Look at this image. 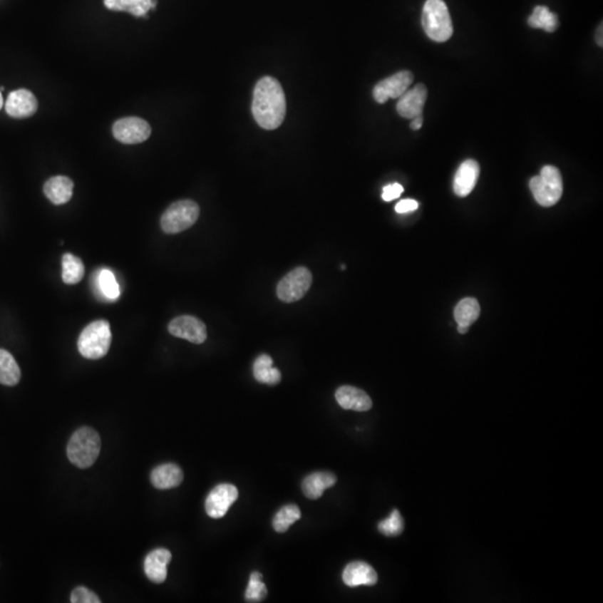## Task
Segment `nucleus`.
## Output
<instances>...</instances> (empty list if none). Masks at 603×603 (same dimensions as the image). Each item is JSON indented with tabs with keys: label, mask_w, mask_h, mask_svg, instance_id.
Listing matches in <instances>:
<instances>
[{
	"label": "nucleus",
	"mask_w": 603,
	"mask_h": 603,
	"mask_svg": "<svg viewBox=\"0 0 603 603\" xmlns=\"http://www.w3.org/2000/svg\"><path fill=\"white\" fill-rule=\"evenodd\" d=\"M428 96V91L423 84H418L411 90L400 96L397 104L399 115L406 119H411L418 115H423V106Z\"/></svg>",
	"instance_id": "ddd939ff"
},
{
	"label": "nucleus",
	"mask_w": 603,
	"mask_h": 603,
	"mask_svg": "<svg viewBox=\"0 0 603 603\" xmlns=\"http://www.w3.org/2000/svg\"><path fill=\"white\" fill-rule=\"evenodd\" d=\"M150 480L158 490H170L182 483L183 473L178 465L163 464L153 469Z\"/></svg>",
	"instance_id": "6ab92c4d"
},
{
	"label": "nucleus",
	"mask_w": 603,
	"mask_h": 603,
	"mask_svg": "<svg viewBox=\"0 0 603 603\" xmlns=\"http://www.w3.org/2000/svg\"><path fill=\"white\" fill-rule=\"evenodd\" d=\"M342 577L344 583L351 588L359 585H374L378 581L373 567L364 562H352L346 565Z\"/></svg>",
	"instance_id": "f3484780"
},
{
	"label": "nucleus",
	"mask_w": 603,
	"mask_h": 603,
	"mask_svg": "<svg viewBox=\"0 0 603 603\" xmlns=\"http://www.w3.org/2000/svg\"><path fill=\"white\" fill-rule=\"evenodd\" d=\"M423 115H418V116H416V118H413V122H411V123H410V128H411V129H413V130H415V131H417V130L421 129V127H423Z\"/></svg>",
	"instance_id": "72a5a7b5"
},
{
	"label": "nucleus",
	"mask_w": 603,
	"mask_h": 603,
	"mask_svg": "<svg viewBox=\"0 0 603 603\" xmlns=\"http://www.w3.org/2000/svg\"><path fill=\"white\" fill-rule=\"evenodd\" d=\"M301 518V510L297 505H287L279 510V513L274 517V530L279 533H284L289 529V526Z\"/></svg>",
	"instance_id": "cd10ccee"
},
{
	"label": "nucleus",
	"mask_w": 603,
	"mask_h": 603,
	"mask_svg": "<svg viewBox=\"0 0 603 603\" xmlns=\"http://www.w3.org/2000/svg\"><path fill=\"white\" fill-rule=\"evenodd\" d=\"M200 214L198 204L192 200L173 202L161 217V228L165 234H179L196 224Z\"/></svg>",
	"instance_id": "423d86ee"
},
{
	"label": "nucleus",
	"mask_w": 603,
	"mask_h": 603,
	"mask_svg": "<svg viewBox=\"0 0 603 603\" xmlns=\"http://www.w3.org/2000/svg\"><path fill=\"white\" fill-rule=\"evenodd\" d=\"M168 330L175 338L185 339L195 344H201L207 339V328L205 323L190 315L175 317L169 323Z\"/></svg>",
	"instance_id": "9d476101"
},
{
	"label": "nucleus",
	"mask_w": 603,
	"mask_h": 603,
	"mask_svg": "<svg viewBox=\"0 0 603 603\" xmlns=\"http://www.w3.org/2000/svg\"><path fill=\"white\" fill-rule=\"evenodd\" d=\"M378 529L384 535H400L402 531H403V520H402L401 515H400L399 510H393L389 517L380 522Z\"/></svg>",
	"instance_id": "c756f323"
},
{
	"label": "nucleus",
	"mask_w": 603,
	"mask_h": 603,
	"mask_svg": "<svg viewBox=\"0 0 603 603\" xmlns=\"http://www.w3.org/2000/svg\"><path fill=\"white\" fill-rule=\"evenodd\" d=\"M4 106V98L3 96H1V91H0V110L3 108Z\"/></svg>",
	"instance_id": "e433bc0d"
},
{
	"label": "nucleus",
	"mask_w": 603,
	"mask_h": 603,
	"mask_svg": "<svg viewBox=\"0 0 603 603\" xmlns=\"http://www.w3.org/2000/svg\"><path fill=\"white\" fill-rule=\"evenodd\" d=\"M480 177V165L472 159L465 161L458 168L454 178V191L458 197H467L476 186Z\"/></svg>",
	"instance_id": "4468645a"
},
{
	"label": "nucleus",
	"mask_w": 603,
	"mask_h": 603,
	"mask_svg": "<svg viewBox=\"0 0 603 603\" xmlns=\"http://www.w3.org/2000/svg\"><path fill=\"white\" fill-rule=\"evenodd\" d=\"M402 192H403V187L400 183H391V185L384 187L383 191H382V199L389 202V201L399 198Z\"/></svg>",
	"instance_id": "2f4dec72"
},
{
	"label": "nucleus",
	"mask_w": 603,
	"mask_h": 603,
	"mask_svg": "<svg viewBox=\"0 0 603 603\" xmlns=\"http://www.w3.org/2000/svg\"><path fill=\"white\" fill-rule=\"evenodd\" d=\"M413 82V74L401 71L378 83L373 88V98L378 103L383 104L389 98H398L409 90Z\"/></svg>",
	"instance_id": "1a4fd4ad"
},
{
	"label": "nucleus",
	"mask_w": 603,
	"mask_h": 603,
	"mask_svg": "<svg viewBox=\"0 0 603 603\" xmlns=\"http://www.w3.org/2000/svg\"><path fill=\"white\" fill-rule=\"evenodd\" d=\"M468 329L469 326H467V325H458V332L462 333V334L468 332Z\"/></svg>",
	"instance_id": "c9c22d12"
},
{
	"label": "nucleus",
	"mask_w": 603,
	"mask_h": 603,
	"mask_svg": "<svg viewBox=\"0 0 603 603\" xmlns=\"http://www.w3.org/2000/svg\"><path fill=\"white\" fill-rule=\"evenodd\" d=\"M104 5L111 11H128L137 17H145L150 9L157 5V0H104Z\"/></svg>",
	"instance_id": "412c9836"
},
{
	"label": "nucleus",
	"mask_w": 603,
	"mask_h": 603,
	"mask_svg": "<svg viewBox=\"0 0 603 603\" xmlns=\"http://www.w3.org/2000/svg\"><path fill=\"white\" fill-rule=\"evenodd\" d=\"M421 21L427 36L433 41L443 43L453 36V23L448 7L443 0H427L423 6Z\"/></svg>",
	"instance_id": "7ed1b4c3"
},
{
	"label": "nucleus",
	"mask_w": 603,
	"mask_h": 603,
	"mask_svg": "<svg viewBox=\"0 0 603 603\" xmlns=\"http://www.w3.org/2000/svg\"><path fill=\"white\" fill-rule=\"evenodd\" d=\"M238 498V490L232 484H220L206 500V512L212 518H222Z\"/></svg>",
	"instance_id": "9b49d317"
},
{
	"label": "nucleus",
	"mask_w": 603,
	"mask_h": 603,
	"mask_svg": "<svg viewBox=\"0 0 603 603\" xmlns=\"http://www.w3.org/2000/svg\"><path fill=\"white\" fill-rule=\"evenodd\" d=\"M529 25L533 29H541L553 33L559 26V19L555 13L545 6H536L529 19Z\"/></svg>",
	"instance_id": "bb28decb"
},
{
	"label": "nucleus",
	"mask_w": 603,
	"mask_h": 603,
	"mask_svg": "<svg viewBox=\"0 0 603 603\" xmlns=\"http://www.w3.org/2000/svg\"><path fill=\"white\" fill-rule=\"evenodd\" d=\"M253 371L255 379L261 383L275 386L282 379L281 372L279 368H274L273 359L267 354H262L256 359Z\"/></svg>",
	"instance_id": "4be33fe9"
},
{
	"label": "nucleus",
	"mask_w": 603,
	"mask_h": 603,
	"mask_svg": "<svg viewBox=\"0 0 603 603\" xmlns=\"http://www.w3.org/2000/svg\"><path fill=\"white\" fill-rule=\"evenodd\" d=\"M171 561V553L167 549L150 552L145 560V572L150 581L163 583L167 579V567Z\"/></svg>",
	"instance_id": "dca6fc26"
},
{
	"label": "nucleus",
	"mask_w": 603,
	"mask_h": 603,
	"mask_svg": "<svg viewBox=\"0 0 603 603\" xmlns=\"http://www.w3.org/2000/svg\"><path fill=\"white\" fill-rule=\"evenodd\" d=\"M67 457L80 468H88L96 462L100 451V438L94 429L82 427L73 433L67 445Z\"/></svg>",
	"instance_id": "f03ea898"
},
{
	"label": "nucleus",
	"mask_w": 603,
	"mask_h": 603,
	"mask_svg": "<svg viewBox=\"0 0 603 603\" xmlns=\"http://www.w3.org/2000/svg\"><path fill=\"white\" fill-rule=\"evenodd\" d=\"M313 276L309 268L304 266L294 268L279 281L276 293L282 302L293 303L299 301L306 295L312 285Z\"/></svg>",
	"instance_id": "0eeeda50"
},
{
	"label": "nucleus",
	"mask_w": 603,
	"mask_h": 603,
	"mask_svg": "<svg viewBox=\"0 0 603 603\" xmlns=\"http://www.w3.org/2000/svg\"><path fill=\"white\" fill-rule=\"evenodd\" d=\"M336 483V477L332 473H314L303 480V493L309 500H317L323 495L326 488H332Z\"/></svg>",
	"instance_id": "aec40b11"
},
{
	"label": "nucleus",
	"mask_w": 603,
	"mask_h": 603,
	"mask_svg": "<svg viewBox=\"0 0 603 603\" xmlns=\"http://www.w3.org/2000/svg\"><path fill=\"white\" fill-rule=\"evenodd\" d=\"M254 119L265 130L281 127L287 115V98L279 81L265 76L258 81L254 90Z\"/></svg>",
	"instance_id": "f257e3e1"
},
{
	"label": "nucleus",
	"mask_w": 603,
	"mask_h": 603,
	"mask_svg": "<svg viewBox=\"0 0 603 603\" xmlns=\"http://www.w3.org/2000/svg\"><path fill=\"white\" fill-rule=\"evenodd\" d=\"M111 342L110 323L105 320L96 321L81 333L78 342V351L86 359L98 360L106 356Z\"/></svg>",
	"instance_id": "20e7f679"
},
{
	"label": "nucleus",
	"mask_w": 603,
	"mask_h": 603,
	"mask_svg": "<svg viewBox=\"0 0 603 603\" xmlns=\"http://www.w3.org/2000/svg\"><path fill=\"white\" fill-rule=\"evenodd\" d=\"M74 183L65 175H56L48 179L44 185V194L54 205H64L73 196Z\"/></svg>",
	"instance_id": "a211bd4d"
},
{
	"label": "nucleus",
	"mask_w": 603,
	"mask_h": 603,
	"mask_svg": "<svg viewBox=\"0 0 603 603\" xmlns=\"http://www.w3.org/2000/svg\"><path fill=\"white\" fill-rule=\"evenodd\" d=\"M63 281L68 285L80 283L86 274L82 259L72 254H65L62 259Z\"/></svg>",
	"instance_id": "393cba45"
},
{
	"label": "nucleus",
	"mask_w": 603,
	"mask_h": 603,
	"mask_svg": "<svg viewBox=\"0 0 603 603\" xmlns=\"http://www.w3.org/2000/svg\"><path fill=\"white\" fill-rule=\"evenodd\" d=\"M71 602L72 603H100V600L96 593L84 588V587H78L74 589L71 596Z\"/></svg>",
	"instance_id": "7c9ffc66"
},
{
	"label": "nucleus",
	"mask_w": 603,
	"mask_h": 603,
	"mask_svg": "<svg viewBox=\"0 0 603 603\" xmlns=\"http://www.w3.org/2000/svg\"><path fill=\"white\" fill-rule=\"evenodd\" d=\"M8 115L15 119H25L36 113L38 102L31 91L21 88L14 91L8 96L5 104Z\"/></svg>",
	"instance_id": "f8f14e48"
},
{
	"label": "nucleus",
	"mask_w": 603,
	"mask_h": 603,
	"mask_svg": "<svg viewBox=\"0 0 603 603\" xmlns=\"http://www.w3.org/2000/svg\"><path fill=\"white\" fill-rule=\"evenodd\" d=\"M596 41H597V44H598L599 46L602 47V45H603V41H602V24H601L600 27H599V29H598V31H597Z\"/></svg>",
	"instance_id": "f704fd0d"
},
{
	"label": "nucleus",
	"mask_w": 603,
	"mask_h": 603,
	"mask_svg": "<svg viewBox=\"0 0 603 603\" xmlns=\"http://www.w3.org/2000/svg\"><path fill=\"white\" fill-rule=\"evenodd\" d=\"M263 575L259 572L250 574L249 584L246 590L245 598L248 602H261L267 596V589L262 581Z\"/></svg>",
	"instance_id": "c85d7f7f"
},
{
	"label": "nucleus",
	"mask_w": 603,
	"mask_h": 603,
	"mask_svg": "<svg viewBox=\"0 0 603 603\" xmlns=\"http://www.w3.org/2000/svg\"><path fill=\"white\" fill-rule=\"evenodd\" d=\"M339 405L346 410L368 411L371 409L372 401L366 392L351 386H342L335 392Z\"/></svg>",
	"instance_id": "2eb2a0df"
},
{
	"label": "nucleus",
	"mask_w": 603,
	"mask_h": 603,
	"mask_svg": "<svg viewBox=\"0 0 603 603\" xmlns=\"http://www.w3.org/2000/svg\"><path fill=\"white\" fill-rule=\"evenodd\" d=\"M96 275V287L102 294V297L111 299V301L119 299L121 292H120L119 284L116 282L114 274L110 269L102 268Z\"/></svg>",
	"instance_id": "a878e982"
},
{
	"label": "nucleus",
	"mask_w": 603,
	"mask_h": 603,
	"mask_svg": "<svg viewBox=\"0 0 603 603\" xmlns=\"http://www.w3.org/2000/svg\"><path fill=\"white\" fill-rule=\"evenodd\" d=\"M480 314V306L476 299L467 297L462 299L455 307L454 316L458 325L470 326L476 322Z\"/></svg>",
	"instance_id": "b1692460"
},
{
	"label": "nucleus",
	"mask_w": 603,
	"mask_h": 603,
	"mask_svg": "<svg viewBox=\"0 0 603 603\" xmlns=\"http://www.w3.org/2000/svg\"><path fill=\"white\" fill-rule=\"evenodd\" d=\"M530 189L534 198L541 206H555L562 197V175L557 168L545 165L542 168L539 175L531 179Z\"/></svg>",
	"instance_id": "39448f33"
},
{
	"label": "nucleus",
	"mask_w": 603,
	"mask_h": 603,
	"mask_svg": "<svg viewBox=\"0 0 603 603\" xmlns=\"http://www.w3.org/2000/svg\"><path fill=\"white\" fill-rule=\"evenodd\" d=\"M21 368L8 351L0 349V383L13 387L21 380Z\"/></svg>",
	"instance_id": "5701e85b"
},
{
	"label": "nucleus",
	"mask_w": 603,
	"mask_h": 603,
	"mask_svg": "<svg viewBox=\"0 0 603 603\" xmlns=\"http://www.w3.org/2000/svg\"><path fill=\"white\" fill-rule=\"evenodd\" d=\"M114 138L124 145H138L147 141L151 127L147 121L135 116L118 120L112 128Z\"/></svg>",
	"instance_id": "6e6552de"
},
{
	"label": "nucleus",
	"mask_w": 603,
	"mask_h": 603,
	"mask_svg": "<svg viewBox=\"0 0 603 603\" xmlns=\"http://www.w3.org/2000/svg\"><path fill=\"white\" fill-rule=\"evenodd\" d=\"M419 204L413 199H405L401 200L396 205V212L398 214H407V212H415L417 210Z\"/></svg>",
	"instance_id": "473e14b6"
}]
</instances>
